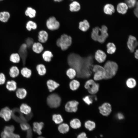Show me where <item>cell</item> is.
<instances>
[{
    "instance_id": "obj_1",
    "label": "cell",
    "mask_w": 138,
    "mask_h": 138,
    "mask_svg": "<svg viewBox=\"0 0 138 138\" xmlns=\"http://www.w3.org/2000/svg\"><path fill=\"white\" fill-rule=\"evenodd\" d=\"M107 31V27L105 25L102 26L101 28L98 27H95L93 29L91 38L95 41L103 43L108 36Z\"/></svg>"
},
{
    "instance_id": "obj_2",
    "label": "cell",
    "mask_w": 138,
    "mask_h": 138,
    "mask_svg": "<svg viewBox=\"0 0 138 138\" xmlns=\"http://www.w3.org/2000/svg\"><path fill=\"white\" fill-rule=\"evenodd\" d=\"M72 43V37L66 34H62L56 40V46L63 51L67 50L71 45Z\"/></svg>"
},
{
    "instance_id": "obj_3",
    "label": "cell",
    "mask_w": 138,
    "mask_h": 138,
    "mask_svg": "<svg viewBox=\"0 0 138 138\" xmlns=\"http://www.w3.org/2000/svg\"><path fill=\"white\" fill-rule=\"evenodd\" d=\"M106 72L105 79L112 78L116 74L118 70V66L116 62L109 61L105 64L103 67Z\"/></svg>"
},
{
    "instance_id": "obj_4",
    "label": "cell",
    "mask_w": 138,
    "mask_h": 138,
    "mask_svg": "<svg viewBox=\"0 0 138 138\" xmlns=\"http://www.w3.org/2000/svg\"><path fill=\"white\" fill-rule=\"evenodd\" d=\"M47 101V104L50 107L52 108H56L60 105L61 99L58 95L53 93L48 96Z\"/></svg>"
},
{
    "instance_id": "obj_5",
    "label": "cell",
    "mask_w": 138,
    "mask_h": 138,
    "mask_svg": "<svg viewBox=\"0 0 138 138\" xmlns=\"http://www.w3.org/2000/svg\"><path fill=\"white\" fill-rule=\"evenodd\" d=\"M93 71L94 73L93 76L94 81H99L105 79L106 72L103 67L95 65L93 66Z\"/></svg>"
},
{
    "instance_id": "obj_6",
    "label": "cell",
    "mask_w": 138,
    "mask_h": 138,
    "mask_svg": "<svg viewBox=\"0 0 138 138\" xmlns=\"http://www.w3.org/2000/svg\"><path fill=\"white\" fill-rule=\"evenodd\" d=\"M46 27L49 30L55 31L58 30L60 28V22L53 16L50 17L46 20Z\"/></svg>"
},
{
    "instance_id": "obj_7",
    "label": "cell",
    "mask_w": 138,
    "mask_h": 138,
    "mask_svg": "<svg viewBox=\"0 0 138 138\" xmlns=\"http://www.w3.org/2000/svg\"><path fill=\"white\" fill-rule=\"evenodd\" d=\"M85 88L87 89L88 92L91 94L97 93L99 91V86L94 80L89 79L85 82L84 85Z\"/></svg>"
},
{
    "instance_id": "obj_8",
    "label": "cell",
    "mask_w": 138,
    "mask_h": 138,
    "mask_svg": "<svg viewBox=\"0 0 138 138\" xmlns=\"http://www.w3.org/2000/svg\"><path fill=\"white\" fill-rule=\"evenodd\" d=\"M100 113L102 116H107L111 113L112 111L111 105L107 102L103 103L98 108Z\"/></svg>"
},
{
    "instance_id": "obj_9",
    "label": "cell",
    "mask_w": 138,
    "mask_h": 138,
    "mask_svg": "<svg viewBox=\"0 0 138 138\" xmlns=\"http://www.w3.org/2000/svg\"><path fill=\"white\" fill-rule=\"evenodd\" d=\"M79 102L75 100L67 102L65 105V110L69 112H76L78 109Z\"/></svg>"
},
{
    "instance_id": "obj_10",
    "label": "cell",
    "mask_w": 138,
    "mask_h": 138,
    "mask_svg": "<svg viewBox=\"0 0 138 138\" xmlns=\"http://www.w3.org/2000/svg\"><path fill=\"white\" fill-rule=\"evenodd\" d=\"M12 111L9 107H5L0 111V117L6 121H8L12 118Z\"/></svg>"
},
{
    "instance_id": "obj_11",
    "label": "cell",
    "mask_w": 138,
    "mask_h": 138,
    "mask_svg": "<svg viewBox=\"0 0 138 138\" xmlns=\"http://www.w3.org/2000/svg\"><path fill=\"white\" fill-rule=\"evenodd\" d=\"M28 47L25 43L21 44L18 53L21 59L23 64L26 63V60L28 55L27 50Z\"/></svg>"
},
{
    "instance_id": "obj_12",
    "label": "cell",
    "mask_w": 138,
    "mask_h": 138,
    "mask_svg": "<svg viewBox=\"0 0 138 138\" xmlns=\"http://www.w3.org/2000/svg\"><path fill=\"white\" fill-rule=\"evenodd\" d=\"M137 45L138 42L136 38L132 35H130L127 42V45L130 52H133Z\"/></svg>"
},
{
    "instance_id": "obj_13",
    "label": "cell",
    "mask_w": 138,
    "mask_h": 138,
    "mask_svg": "<svg viewBox=\"0 0 138 138\" xmlns=\"http://www.w3.org/2000/svg\"><path fill=\"white\" fill-rule=\"evenodd\" d=\"M37 37L38 42L42 44L45 43L48 40V33L45 30H41L38 32Z\"/></svg>"
},
{
    "instance_id": "obj_14",
    "label": "cell",
    "mask_w": 138,
    "mask_h": 138,
    "mask_svg": "<svg viewBox=\"0 0 138 138\" xmlns=\"http://www.w3.org/2000/svg\"><path fill=\"white\" fill-rule=\"evenodd\" d=\"M31 48L33 52L37 54L41 53L44 51V47L42 44L39 42H34Z\"/></svg>"
},
{
    "instance_id": "obj_15",
    "label": "cell",
    "mask_w": 138,
    "mask_h": 138,
    "mask_svg": "<svg viewBox=\"0 0 138 138\" xmlns=\"http://www.w3.org/2000/svg\"><path fill=\"white\" fill-rule=\"evenodd\" d=\"M107 55L102 50H98L96 52L95 57L96 60L99 63H101L105 60Z\"/></svg>"
},
{
    "instance_id": "obj_16",
    "label": "cell",
    "mask_w": 138,
    "mask_h": 138,
    "mask_svg": "<svg viewBox=\"0 0 138 138\" xmlns=\"http://www.w3.org/2000/svg\"><path fill=\"white\" fill-rule=\"evenodd\" d=\"M41 56L44 61L48 62L51 61L53 57V55L51 51L46 50L43 51Z\"/></svg>"
},
{
    "instance_id": "obj_17",
    "label": "cell",
    "mask_w": 138,
    "mask_h": 138,
    "mask_svg": "<svg viewBox=\"0 0 138 138\" xmlns=\"http://www.w3.org/2000/svg\"><path fill=\"white\" fill-rule=\"evenodd\" d=\"M128 7L126 3L124 2L120 3L118 4L117 7V10L119 13L122 14H125L128 10Z\"/></svg>"
},
{
    "instance_id": "obj_18",
    "label": "cell",
    "mask_w": 138,
    "mask_h": 138,
    "mask_svg": "<svg viewBox=\"0 0 138 138\" xmlns=\"http://www.w3.org/2000/svg\"><path fill=\"white\" fill-rule=\"evenodd\" d=\"M47 85L50 92H52L60 86V84L55 81L49 79L47 82Z\"/></svg>"
},
{
    "instance_id": "obj_19",
    "label": "cell",
    "mask_w": 138,
    "mask_h": 138,
    "mask_svg": "<svg viewBox=\"0 0 138 138\" xmlns=\"http://www.w3.org/2000/svg\"><path fill=\"white\" fill-rule=\"evenodd\" d=\"M90 27V25L88 21L84 19L80 21L78 24V28L80 30L83 32L87 31Z\"/></svg>"
},
{
    "instance_id": "obj_20",
    "label": "cell",
    "mask_w": 138,
    "mask_h": 138,
    "mask_svg": "<svg viewBox=\"0 0 138 138\" xmlns=\"http://www.w3.org/2000/svg\"><path fill=\"white\" fill-rule=\"evenodd\" d=\"M103 10L106 14L111 15L115 12V9L113 5L110 4H107L104 6Z\"/></svg>"
},
{
    "instance_id": "obj_21",
    "label": "cell",
    "mask_w": 138,
    "mask_h": 138,
    "mask_svg": "<svg viewBox=\"0 0 138 138\" xmlns=\"http://www.w3.org/2000/svg\"><path fill=\"white\" fill-rule=\"evenodd\" d=\"M19 111L22 113L27 115L31 113V107L26 103H23L20 106Z\"/></svg>"
},
{
    "instance_id": "obj_22",
    "label": "cell",
    "mask_w": 138,
    "mask_h": 138,
    "mask_svg": "<svg viewBox=\"0 0 138 138\" xmlns=\"http://www.w3.org/2000/svg\"><path fill=\"white\" fill-rule=\"evenodd\" d=\"M44 124L42 122H34L33 123V130L39 135L42 134L41 131L44 126Z\"/></svg>"
},
{
    "instance_id": "obj_23",
    "label": "cell",
    "mask_w": 138,
    "mask_h": 138,
    "mask_svg": "<svg viewBox=\"0 0 138 138\" xmlns=\"http://www.w3.org/2000/svg\"><path fill=\"white\" fill-rule=\"evenodd\" d=\"M27 92L25 89L23 88H19L16 90V96L18 98L22 99L26 96Z\"/></svg>"
},
{
    "instance_id": "obj_24",
    "label": "cell",
    "mask_w": 138,
    "mask_h": 138,
    "mask_svg": "<svg viewBox=\"0 0 138 138\" xmlns=\"http://www.w3.org/2000/svg\"><path fill=\"white\" fill-rule=\"evenodd\" d=\"M26 29L30 31L32 30H35L38 28V25L37 23L34 21L29 20L26 23Z\"/></svg>"
},
{
    "instance_id": "obj_25",
    "label": "cell",
    "mask_w": 138,
    "mask_h": 138,
    "mask_svg": "<svg viewBox=\"0 0 138 138\" xmlns=\"http://www.w3.org/2000/svg\"><path fill=\"white\" fill-rule=\"evenodd\" d=\"M25 14L26 16L31 18H33L36 16V11L32 7H28L26 10Z\"/></svg>"
},
{
    "instance_id": "obj_26",
    "label": "cell",
    "mask_w": 138,
    "mask_h": 138,
    "mask_svg": "<svg viewBox=\"0 0 138 138\" xmlns=\"http://www.w3.org/2000/svg\"><path fill=\"white\" fill-rule=\"evenodd\" d=\"M10 14L9 12L4 11L0 12V21L3 23L8 22L10 17Z\"/></svg>"
},
{
    "instance_id": "obj_27",
    "label": "cell",
    "mask_w": 138,
    "mask_h": 138,
    "mask_svg": "<svg viewBox=\"0 0 138 138\" xmlns=\"http://www.w3.org/2000/svg\"><path fill=\"white\" fill-rule=\"evenodd\" d=\"M69 6L70 10L72 12H78L80 9V4L76 1L73 2L70 4Z\"/></svg>"
},
{
    "instance_id": "obj_28",
    "label": "cell",
    "mask_w": 138,
    "mask_h": 138,
    "mask_svg": "<svg viewBox=\"0 0 138 138\" xmlns=\"http://www.w3.org/2000/svg\"><path fill=\"white\" fill-rule=\"evenodd\" d=\"M6 87L9 91H15L17 88V83L14 80L8 81L6 83Z\"/></svg>"
},
{
    "instance_id": "obj_29",
    "label": "cell",
    "mask_w": 138,
    "mask_h": 138,
    "mask_svg": "<svg viewBox=\"0 0 138 138\" xmlns=\"http://www.w3.org/2000/svg\"><path fill=\"white\" fill-rule=\"evenodd\" d=\"M19 70L17 66H13L10 68L9 74L11 77L13 78H15L19 75Z\"/></svg>"
},
{
    "instance_id": "obj_30",
    "label": "cell",
    "mask_w": 138,
    "mask_h": 138,
    "mask_svg": "<svg viewBox=\"0 0 138 138\" xmlns=\"http://www.w3.org/2000/svg\"><path fill=\"white\" fill-rule=\"evenodd\" d=\"M9 59L11 62L14 63H17L19 62L21 59L18 53H15L10 54Z\"/></svg>"
},
{
    "instance_id": "obj_31",
    "label": "cell",
    "mask_w": 138,
    "mask_h": 138,
    "mask_svg": "<svg viewBox=\"0 0 138 138\" xmlns=\"http://www.w3.org/2000/svg\"><path fill=\"white\" fill-rule=\"evenodd\" d=\"M36 69L38 74L40 76L44 75L46 73L47 70L45 65L43 64H39L36 66Z\"/></svg>"
},
{
    "instance_id": "obj_32",
    "label": "cell",
    "mask_w": 138,
    "mask_h": 138,
    "mask_svg": "<svg viewBox=\"0 0 138 138\" xmlns=\"http://www.w3.org/2000/svg\"><path fill=\"white\" fill-rule=\"evenodd\" d=\"M20 73L24 77L27 78H30L32 75L31 70L26 67L22 68L21 70Z\"/></svg>"
},
{
    "instance_id": "obj_33",
    "label": "cell",
    "mask_w": 138,
    "mask_h": 138,
    "mask_svg": "<svg viewBox=\"0 0 138 138\" xmlns=\"http://www.w3.org/2000/svg\"><path fill=\"white\" fill-rule=\"evenodd\" d=\"M80 85V83L79 81L76 79H73L70 83L69 87L72 90L75 91L77 90L79 88Z\"/></svg>"
},
{
    "instance_id": "obj_34",
    "label": "cell",
    "mask_w": 138,
    "mask_h": 138,
    "mask_svg": "<svg viewBox=\"0 0 138 138\" xmlns=\"http://www.w3.org/2000/svg\"><path fill=\"white\" fill-rule=\"evenodd\" d=\"M70 124L71 127L74 129L80 128L81 125L80 120L76 118L73 119L70 122Z\"/></svg>"
},
{
    "instance_id": "obj_35",
    "label": "cell",
    "mask_w": 138,
    "mask_h": 138,
    "mask_svg": "<svg viewBox=\"0 0 138 138\" xmlns=\"http://www.w3.org/2000/svg\"><path fill=\"white\" fill-rule=\"evenodd\" d=\"M126 86L129 88L132 89L134 88L136 85V80L133 78H130L126 80Z\"/></svg>"
},
{
    "instance_id": "obj_36",
    "label": "cell",
    "mask_w": 138,
    "mask_h": 138,
    "mask_svg": "<svg viewBox=\"0 0 138 138\" xmlns=\"http://www.w3.org/2000/svg\"><path fill=\"white\" fill-rule=\"evenodd\" d=\"M84 125L86 129L90 131L93 130L95 128L96 124L94 121L88 120L85 122Z\"/></svg>"
},
{
    "instance_id": "obj_37",
    "label": "cell",
    "mask_w": 138,
    "mask_h": 138,
    "mask_svg": "<svg viewBox=\"0 0 138 138\" xmlns=\"http://www.w3.org/2000/svg\"><path fill=\"white\" fill-rule=\"evenodd\" d=\"M66 74L70 79H73L76 76L77 72L74 69L70 67L67 70Z\"/></svg>"
},
{
    "instance_id": "obj_38",
    "label": "cell",
    "mask_w": 138,
    "mask_h": 138,
    "mask_svg": "<svg viewBox=\"0 0 138 138\" xmlns=\"http://www.w3.org/2000/svg\"><path fill=\"white\" fill-rule=\"evenodd\" d=\"M107 52L108 53L112 54L114 53L116 50V47L115 45L112 43L109 42L106 45Z\"/></svg>"
},
{
    "instance_id": "obj_39",
    "label": "cell",
    "mask_w": 138,
    "mask_h": 138,
    "mask_svg": "<svg viewBox=\"0 0 138 138\" xmlns=\"http://www.w3.org/2000/svg\"><path fill=\"white\" fill-rule=\"evenodd\" d=\"M58 129L60 133L63 134L68 132L69 128L67 124L63 123L61 124L59 126Z\"/></svg>"
},
{
    "instance_id": "obj_40",
    "label": "cell",
    "mask_w": 138,
    "mask_h": 138,
    "mask_svg": "<svg viewBox=\"0 0 138 138\" xmlns=\"http://www.w3.org/2000/svg\"><path fill=\"white\" fill-rule=\"evenodd\" d=\"M52 120L55 123L58 124L62 123L63 121L61 115L60 114H54L52 116Z\"/></svg>"
},
{
    "instance_id": "obj_41",
    "label": "cell",
    "mask_w": 138,
    "mask_h": 138,
    "mask_svg": "<svg viewBox=\"0 0 138 138\" xmlns=\"http://www.w3.org/2000/svg\"><path fill=\"white\" fill-rule=\"evenodd\" d=\"M15 127L13 125L7 126L5 127L3 131L7 134L14 132Z\"/></svg>"
},
{
    "instance_id": "obj_42",
    "label": "cell",
    "mask_w": 138,
    "mask_h": 138,
    "mask_svg": "<svg viewBox=\"0 0 138 138\" xmlns=\"http://www.w3.org/2000/svg\"><path fill=\"white\" fill-rule=\"evenodd\" d=\"M126 2L128 8H130L134 7L138 3L136 0H126Z\"/></svg>"
},
{
    "instance_id": "obj_43",
    "label": "cell",
    "mask_w": 138,
    "mask_h": 138,
    "mask_svg": "<svg viewBox=\"0 0 138 138\" xmlns=\"http://www.w3.org/2000/svg\"><path fill=\"white\" fill-rule=\"evenodd\" d=\"M83 101L86 104L89 105L92 103L93 100L91 97L89 96H87L83 98Z\"/></svg>"
},
{
    "instance_id": "obj_44",
    "label": "cell",
    "mask_w": 138,
    "mask_h": 138,
    "mask_svg": "<svg viewBox=\"0 0 138 138\" xmlns=\"http://www.w3.org/2000/svg\"><path fill=\"white\" fill-rule=\"evenodd\" d=\"M25 44L27 45L28 48L31 47L32 44L34 42L33 39L31 38L28 37L26 40Z\"/></svg>"
},
{
    "instance_id": "obj_45",
    "label": "cell",
    "mask_w": 138,
    "mask_h": 138,
    "mask_svg": "<svg viewBox=\"0 0 138 138\" xmlns=\"http://www.w3.org/2000/svg\"><path fill=\"white\" fill-rule=\"evenodd\" d=\"M20 126L21 129L24 131H27L31 128L30 125L26 122L21 123Z\"/></svg>"
},
{
    "instance_id": "obj_46",
    "label": "cell",
    "mask_w": 138,
    "mask_h": 138,
    "mask_svg": "<svg viewBox=\"0 0 138 138\" xmlns=\"http://www.w3.org/2000/svg\"><path fill=\"white\" fill-rule=\"evenodd\" d=\"M6 78L5 75L3 73H0V85L4 84L5 83Z\"/></svg>"
},
{
    "instance_id": "obj_47",
    "label": "cell",
    "mask_w": 138,
    "mask_h": 138,
    "mask_svg": "<svg viewBox=\"0 0 138 138\" xmlns=\"http://www.w3.org/2000/svg\"><path fill=\"white\" fill-rule=\"evenodd\" d=\"M6 134L8 135L9 138H20V136L19 135L17 134H15L14 132L12 133L9 134Z\"/></svg>"
},
{
    "instance_id": "obj_48",
    "label": "cell",
    "mask_w": 138,
    "mask_h": 138,
    "mask_svg": "<svg viewBox=\"0 0 138 138\" xmlns=\"http://www.w3.org/2000/svg\"><path fill=\"white\" fill-rule=\"evenodd\" d=\"M27 138H32V132L31 128L29 130L27 131Z\"/></svg>"
},
{
    "instance_id": "obj_49",
    "label": "cell",
    "mask_w": 138,
    "mask_h": 138,
    "mask_svg": "<svg viewBox=\"0 0 138 138\" xmlns=\"http://www.w3.org/2000/svg\"><path fill=\"white\" fill-rule=\"evenodd\" d=\"M77 138H88L86 134L84 132H83L79 134Z\"/></svg>"
},
{
    "instance_id": "obj_50",
    "label": "cell",
    "mask_w": 138,
    "mask_h": 138,
    "mask_svg": "<svg viewBox=\"0 0 138 138\" xmlns=\"http://www.w3.org/2000/svg\"><path fill=\"white\" fill-rule=\"evenodd\" d=\"M117 117L118 119L120 120L123 119L124 118L123 115L121 113H118L117 115Z\"/></svg>"
},
{
    "instance_id": "obj_51",
    "label": "cell",
    "mask_w": 138,
    "mask_h": 138,
    "mask_svg": "<svg viewBox=\"0 0 138 138\" xmlns=\"http://www.w3.org/2000/svg\"><path fill=\"white\" fill-rule=\"evenodd\" d=\"M1 138H9L8 135L3 131L1 134Z\"/></svg>"
},
{
    "instance_id": "obj_52",
    "label": "cell",
    "mask_w": 138,
    "mask_h": 138,
    "mask_svg": "<svg viewBox=\"0 0 138 138\" xmlns=\"http://www.w3.org/2000/svg\"><path fill=\"white\" fill-rule=\"evenodd\" d=\"M136 7L134 9V15L137 17H138V3L136 5Z\"/></svg>"
},
{
    "instance_id": "obj_53",
    "label": "cell",
    "mask_w": 138,
    "mask_h": 138,
    "mask_svg": "<svg viewBox=\"0 0 138 138\" xmlns=\"http://www.w3.org/2000/svg\"><path fill=\"white\" fill-rule=\"evenodd\" d=\"M134 56L136 59H138V50L137 49L136 50L135 52Z\"/></svg>"
},
{
    "instance_id": "obj_54",
    "label": "cell",
    "mask_w": 138,
    "mask_h": 138,
    "mask_svg": "<svg viewBox=\"0 0 138 138\" xmlns=\"http://www.w3.org/2000/svg\"><path fill=\"white\" fill-rule=\"evenodd\" d=\"M55 2H60L62 1L63 0H53Z\"/></svg>"
},
{
    "instance_id": "obj_55",
    "label": "cell",
    "mask_w": 138,
    "mask_h": 138,
    "mask_svg": "<svg viewBox=\"0 0 138 138\" xmlns=\"http://www.w3.org/2000/svg\"><path fill=\"white\" fill-rule=\"evenodd\" d=\"M37 138H45L42 136H40V137H38Z\"/></svg>"
},
{
    "instance_id": "obj_56",
    "label": "cell",
    "mask_w": 138,
    "mask_h": 138,
    "mask_svg": "<svg viewBox=\"0 0 138 138\" xmlns=\"http://www.w3.org/2000/svg\"><path fill=\"white\" fill-rule=\"evenodd\" d=\"M100 136L101 137H102V135H100Z\"/></svg>"
},
{
    "instance_id": "obj_57",
    "label": "cell",
    "mask_w": 138,
    "mask_h": 138,
    "mask_svg": "<svg viewBox=\"0 0 138 138\" xmlns=\"http://www.w3.org/2000/svg\"><path fill=\"white\" fill-rule=\"evenodd\" d=\"M3 0H0V1H3Z\"/></svg>"
},
{
    "instance_id": "obj_58",
    "label": "cell",
    "mask_w": 138,
    "mask_h": 138,
    "mask_svg": "<svg viewBox=\"0 0 138 138\" xmlns=\"http://www.w3.org/2000/svg\"></svg>"
}]
</instances>
